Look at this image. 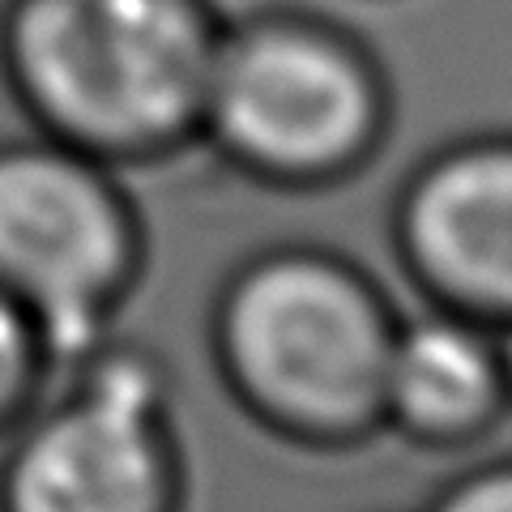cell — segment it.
<instances>
[{"mask_svg":"<svg viewBox=\"0 0 512 512\" xmlns=\"http://www.w3.org/2000/svg\"><path fill=\"white\" fill-rule=\"evenodd\" d=\"M423 512H512V457H491L453 474Z\"/></svg>","mask_w":512,"mask_h":512,"instance_id":"9","label":"cell"},{"mask_svg":"<svg viewBox=\"0 0 512 512\" xmlns=\"http://www.w3.org/2000/svg\"><path fill=\"white\" fill-rule=\"evenodd\" d=\"M495 346H500V380H504V410L512 419V320L495 329Z\"/></svg>","mask_w":512,"mask_h":512,"instance_id":"10","label":"cell"},{"mask_svg":"<svg viewBox=\"0 0 512 512\" xmlns=\"http://www.w3.org/2000/svg\"><path fill=\"white\" fill-rule=\"evenodd\" d=\"M218 35L210 0H9L0 73L35 133L120 171L197 141Z\"/></svg>","mask_w":512,"mask_h":512,"instance_id":"2","label":"cell"},{"mask_svg":"<svg viewBox=\"0 0 512 512\" xmlns=\"http://www.w3.org/2000/svg\"><path fill=\"white\" fill-rule=\"evenodd\" d=\"M393 303L350 256L274 244L222 278L210 308V359L248 419L312 453L384 436L380 372Z\"/></svg>","mask_w":512,"mask_h":512,"instance_id":"1","label":"cell"},{"mask_svg":"<svg viewBox=\"0 0 512 512\" xmlns=\"http://www.w3.org/2000/svg\"><path fill=\"white\" fill-rule=\"evenodd\" d=\"M52 380L56 363L39 329L9 295H0V440L26 419Z\"/></svg>","mask_w":512,"mask_h":512,"instance_id":"8","label":"cell"},{"mask_svg":"<svg viewBox=\"0 0 512 512\" xmlns=\"http://www.w3.org/2000/svg\"><path fill=\"white\" fill-rule=\"evenodd\" d=\"M384 436L414 448H466L508 419L495 329L423 303L397 312L380 372Z\"/></svg>","mask_w":512,"mask_h":512,"instance_id":"7","label":"cell"},{"mask_svg":"<svg viewBox=\"0 0 512 512\" xmlns=\"http://www.w3.org/2000/svg\"><path fill=\"white\" fill-rule=\"evenodd\" d=\"M171 384L146 350L103 342L0 440V512H175Z\"/></svg>","mask_w":512,"mask_h":512,"instance_id":"5","label":"cell"},{"mask_svg":"<svg viewBox=\"0 0 512 512\" xmlns=\"http://www.w3.org/2000/svg\"><path fill=\"white\" fill-rule=\"evenodd\" d=\"M389 133L376 56L316 13L274 9L222 22L197 141L274 188L342 184Z\"/></svg>","mask_w":512,"mask_h":512,"instance_id":"3","label":"cell"},{"mask_svg":"<svg viewBox=\"0 0 512 512\" xmlns=\"http://www.w3.org/2000/svg\"><path fill=\"white\" fill-rule=\"evenodd\" d=\"M141 269L146 231L116 167L43 133L0 141V295L56 372L111 338Z\"/></svg>","mask_w":512,"mask_h":512,"instance_id":"4","label":"cell"},{"mask_svg":"<svg viewBox=\"0 0 512 512\" xmlns=\"http://www.w3.org/2000/svg\"><path fill=\"white\" fill-rule=\"evenodd\" d=\"M393 256L423 303L512 320V128L436 146L393 192Z\"/></svg>","mask_w":512,"mask_h":512,"instance_id":"6","label":"cell"}]
</instances>
